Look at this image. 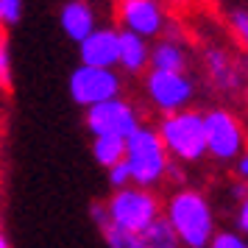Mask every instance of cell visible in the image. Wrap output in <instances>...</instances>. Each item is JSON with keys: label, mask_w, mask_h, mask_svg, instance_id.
<instances>
[{"label": "cell", "mask_w": 248, "mask_h": 248, "mask_svg": "<svg viewBox=\"0 0 248 248\" xmlns=\"http://www.w3.org/2000/svg\"><path fill=\"white\" fill-rule=\"evenodd\" d=\"M90 217H92V223L98 226L101 232L106 229V226H112V223H109V212H106V203H103V201H95L90 206Z\"/></svg>", "instance_id": "obj_23"}, {"label": "cell", "mask_w": 248, "mask_h": 248, "mask_svg": "<svg viewBox=\"0 0 248 248\" xmlns=\"http://www.w3.org/2000/svg\"><path fill=\"white\" fill-rule=\"evenodd\" d=\"M106 176H109V184H112V190H123V187H131V173L125 168V162L120 165H114V168L106 170Z\"/></svg>", "instance_id": "obj_22"}, {"label": "cell", "mask_w": 248, "mask_h": 248, "mask_svg": "<svg viewBox=\"0 0 248 248\" xmlns=\"http://www.w3.org/2000/svg\"><path fill=\"white\" fill-rule=\"evenodd\" d=\"M232 198H234L237 203L243 201V198H248V184H243V181H234V184H232Z\"/></svg>", "instance_id": "obj_26"}, {"label": "cell", "mask_w": 248, "mask_h": 248, "mask_svg": "<svg viewBox=\"0 0 248 248\" xmlns=\"http://www.w3.org/2000/svg\"><path fill=\"white\" fill-rule=\"evenodd\" d=\"M145 95L162 114H176L187 109L195 98V81L187 73H148Z\"/></svg>", "instance_id": "obj_8"}, {"label": "cell", "mask_w": 248, "mask_h": 248, "mask_svg": "<svg viewBox=\"0 0 248 248\" xmlns=\"http://www.w3.org/2000/svg\"><path fill=\"white\" fill-rule=\"evenodd\" d=\"M125 168L131 173V184L142 187V190H154L156 184L165 181L168 165L173 159L159 140L156 128L151 125H140L134 134L125 137Z\"/></svg>", "instance_id": "obj_2"}, {"label": "cell", "mask_w": 248, "mask_h": 248, "mask_svg": "<svg viewBox=\"0 0 248 248\" xmlns=\"http://www.w3.org/2000/svg\"><path fill=\"white\" fill-rule=\"evenodd\" d=\"M59 25H62L64 36L78 45L98 28V14L87 0H67L59 9Z\"/></svg>", "instance_id": "obj_12"}, {"label": "cell", "mask_w": 248, "mask_h": 248, "mask_svg": "<svg viewBox=\"0 0 248 248\" xmlns=\"http://www.w3.org/2000/svg\"><path fill=\"white\" fill-rule=\"evenodd\" d=\"M206 248H248V240L240 237L237 232H215Z\"/></svg>", "instance_id": "obj_19"}, {"label": "cell", "mask_w": 248, "mask_h": 248, "mask_svg": "<svg viewBox=\"0 0 248 248\" xmlns=\"http://www.w3.org/2000/svg\"><path fill=\"white\" fill-rule=\"evenodd\" d=\"M229 25H232V31L237 34V39L248 47V12L246 9H234V12L229 14Z\"/></svg>", "instance_id": "obj_20"}, {"label": "cell", "mask_w": 248, "mask_h": 248, "mask_svg": "<svg viewBox=\"0 0 248 248\" xmlns=\"http://www.w3.org/2000/svg\"><path fill=\"white\" fill-rule=\"evenodd\" d=\"M0 25H3V17H0Z\"/></svg>", "instance_id": "obj_28"}, {"label": "cell", "mask_w": 248, "mask_h": 248, "mask_svg": "<svg viewBox=\"0 0 248 248\" xmlns=\"http://www.w3.org/2000/svg\"><path fill=\"white\" fill-rule=\"evenodd\" d=\"M148 53H151V45L142 36H134L128 31H120V39H117V67L125 70L128 76H140L148 70Z\"/></svg>", "instance_id": "obj_13"}, {"label": "cell", "mask_w": 248, "mask_h": 248, "mask_svg": "<svg viewBox=\"0 0 248 248\" xmlns=\"http://www.w3.org/2000/svg\"><path fill=\"white\" fill-rule=\"evenodd\" d=\"M237 229H240L237 234L248 240V198H243L237 203Z\"/></svg>", "instance_id": "obj_24"}, {"label": "cell", "mask_w": 248, "mask_h": 248, "mask_svg": "<svg viewBox=\"0 0 248 248\" xmlns=\"http://www.w3.org/2000/svg\"><path fill=\"white\" fill-rule=\"evenodd\" d=\"M14 78V67H12V47L9 42L0 36V90H9Z\"/></svg>", "instance_id": "obj_18"}, {"label": "cell", "mask_w": 248, "mask_h": 248, "mask_svg": "<svg viewBox=\"0 0 248 248\" xmlns=\"http://www.w3.org/2000/svg\"><path fill=\"white\" fill-rule=\"evenodd\" d=\"M203 142L206 156L217 162H234L246 151V131L229 109H209L203 114Z\"/></svg>", "instance_id": "obj_5"}, {"label": "cell", "mask_w": 248, "mask_h": 248, "mask_svg": "<svg viewBox=\"0 0 248 248\" xmlns=\"http://www.w3.org/2000/svg\"><path fill=\"white\" fill-rule=\"evenodd\" d=\"M165 220L184 248H206L215 237V212L206 195L198 190H176L165 203Z\"/></svg>", "instance_id": "obj_1"}, {"label": "cell", "mask_w": 248, "mask_h": 248, "mask_svg": "<svg viewBox=\"0 0 248 248\" xmlns=\"http://www.w3.org/2000/svg\"><path fill=\"white\" fill-rule=\"evenodd\" d=\"M140 114H137L134 103L125 98H114V101L98 103L87 109V131L95 137H112V140H125L140 128Z\"/></svg>", "instance_id": "obj_7"}, {"label": "cell", "mask_w": 248, "mask_h": 248, "mask_svg": "<svg viewBox=\"0 0 248 248\" xmlns=\"http://www.w3.org/2000/svg\"><path fill=\"white\" fill-rule=\"evenodd\" d=\"M67 92L78 106L92 109V106H98V103L120 98V92H123V78H120V73H114V70L84 67V64H78L67 78Z\"/></svg>", "instance_id": "obj_6"}, {"label": "cell", "mask_w": 248, "mask_h": 248, "mask_svg": "<svg viewBox=\"0 0 248 248\" xmlns=\"http://www.w3.org/2000/svg\"><path fill=\"white\" fill-rule=\"evenodd\" d=\"M203 70L215 84V90L220 92L234 95L246 87V73L240 67V62L229 56L223 47H206L203 50Z\"/></svg>", "instance_id": "obj_11"}, {"label": "cell", "mask_w": 248, "mask_h": 248, "mask_svg": "<svg viewBox=\"0 0 248 248\" xmlns=\"http://www.w3.org/2000/svg\"><path fill=\"white\" fill-rule=\"evenodd\" d=\"M92 159L101 168H114L125 159V140H112V137H95L92 140Z\"/></svg>", "instance_id": "obj_15"}, {"label": "cell", "mask_w": 248, "mask_h": 248, "mask_svg": "<svg viewBox=\"0 0 248 248\" xmlns=\"http://www.w3.org/2000/svg\"><path fill=\"white\" fill-rule=\"evenodd\" d=\"M234 162H237V179H240V181H248V148L234 159Z\"/></svg>", "instance_id": "obj_25"}, {"label": "cell", "mask_w": 248, "mask_h": 248, "mask_svg": "<svg viewBox=\"0 0 248 248\" xmlns=\"http://www.w3.org/2000/svg\"><path fill=\"white\" fill-rule=\"evenodd\" d=\"M0 17L3 25H17L23 20V0H0Z\"/></svg>", "instance_id": "obj_21"}, {"label": "cell", "mask_w": 248, "mask_h": 248, "mask_svg": "<svg viewBox=\"0 0 248 248\" xmlns=\"http://www.w3.org/2000/svg\"><path fill=\"white\" fill-rule=\"evenodd\" d=\"M162 145L170 159H179L184 165L201 162L206 156L203 142V114L195 109H181L176 114H165L156 128Z\"/></svg>", "instance_id": "obj_3"}, {"label": "cell", "mask_w": 248, "mask_h": 248, "mask_svg": "<svg viewBox=\"0 0 248 248\" xmlns=\"http://www.w3.org/2000/svg\"><path fill=\"white\" fill-rule=\"evenodd\" d=\"M106 212H109V223L131 232V234H142L148 226L154 223L156 217H162V201L154 190H142V187H123L114 190L109 195Z\"/></svg>", "instance_id": "obj_4"}, {"label": "cell", "mask_w": 248, "mask_h": 248, "mask_svg": "<svg viewBox=\"0 0 248 248\" xmlns=\"http://www.w3.org/2000/svg\"><path fill=\"white\" fill-rule=\"evenodd\" d=\"M120 31H128L142 39H156L168 28V14L162 0H120L117 3Z\"/></svg>", "instance_id": "obj_9"}, {"label": "cell", "mask_w": 248, "mask_h": 248, "mask_svg": "<svg viewBox=\"0 0 248 248\" xmlns=\"http://www.w3.org/2000/svg\"><path fill=\"white\" fill-rule=\"evenodd\" d=\"M148 70H154V73H187V50L181 47L179 39L162 36L156 45H151Z\"/></svg>", "instance_id": "obj_14"}, {"label": "cell", "mask_w": 248, "mask_h": 248, "mask_svg": "<svg viewBox=\"0 0 248 248\" xmlns=\"http://www.w3.org/2000/svg\"><path fill=\"white\" fill-rule=\"evenodd\" d=\"M117 39H120V28L98 25L84 42H78L81 64H84V67L114 70L117 67Z\"/></svg>", "instance_id": "obj_10"}, {"label": "cell", "mask_w": 248, "mask_h": 248, "mask_svg": "<svg viewBox=\"0 0 248 248\" xmlns=\"http://www.w3.org/2000/svg\"><path fill=\"white\" fill-rule=\"evenodd\" d=\"M0 248H12V243H9V237L3 234V232H0Z\"/></svg>", "instance_id": "obj_27"}, {"label": "cell", "mask_w": 248, "mask_h": 248, "mask_svg": "<svg viewBox=\"0 0 248 248\" xmlns=\"http://www.w3.org/2000/svg\"><path fill=\"white\" fill-rule=\"evenodd\" d=\"M103 240H106V248H140V234L123 232L117 226H106L103 229Z\"/></svg>", "instance_id": "obj_17"}, {"label": "cell", "mask_w": 248, "mask_h": 248, "mask_svg": "<svg viewBox=\"0 0 248 248\" xmlns=\"http://www.w3.org/2000/svg\"><path fill=\"white\" fill-rule=\"evenodd\" d=\"M140 248H179V237L170 229V223L165 217H156L140 234Z\"/></svg>", "instance_id": "obj_16"}]
</instances>
